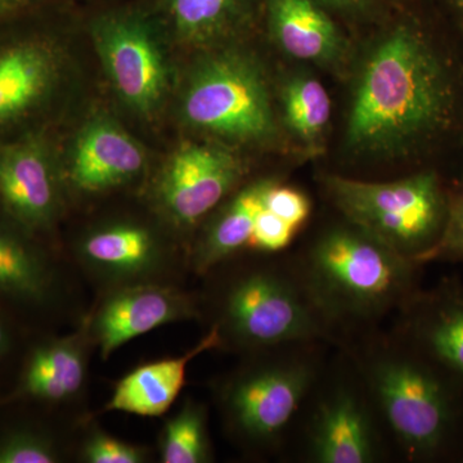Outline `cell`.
<instances>
[{"label": "cell", "mask_w": 463, "mask_h": 463, "mask_svg": "<svg viewBox=\"0 0 463 463\" xmlns=\"http://www.w3.org/2000/svg\"><path fill=\"white\" fill-rule=\"evenodd\" d=\"M165 8L182 42L207 47L239 32L263 11V0H165Z\"/></svg>", "instance_id": "d6986e66"}, {"label": "cell", "mask_w": 463, "mask_h": 463, "mask_svg": "<svg viewBox=\"0 0 463 463\" xmlns=\"http://www.w3.org/2000/svg\"><path fill=\"white\" fill-rule=\"evenodd\" d=\"M145 165L142 146L115 121L97 118L76 138L70 176L79 190L105 191L129 182Z\"/></svg>", "instance_id": "9a60e30c"}, {"label": "cell", "mask_w": 463, "mask_h": 463, "mask_svg": "<svg viewBox=\"0 0 463 463\" xmlns=\"http://www.w3.org/2000/svg\"><path fill=\"white\" fill-rule=\"evenodd\" d=\"M93 43L112 87L124 103L151 115L165 97L169 70L151 27L132 14L100 18Z\"/></svg>", "instance_id": "30bf717a"}, {"label": "cell", "mask_w": 463, "mask_h": 463, "mask_svg": "<svg viewBox=\"0 0 463 463\" xmlns=\"http://www.w3.org/2000/svg\"><path fill=\"white\" fill-rule=\"evenodd\" d=\"M84 458L91 463H139L145 461V455L139 448L99 432L88 440Z\"/></svg>", "instance_id": "f1b7e54d"}, {"label": "cell", "mask_w": 463, "mask_h": 463, "mask_svg": "<svg viewBox=\"0 0 463 463\" xmlns=\"http://www.w3.org/2000/svg\"><path fill=\"white\" fill-rule=\"evenodd\" d=\"M265 23L279 50L295 60L332 65L345 53V38L316 0H263Z\"/></svg>", "instance_id": "2e32d148"}, {"label": "cell", "mask_w": 463, "mask_h": 463, "mask_svg": "<svg viewBox=\"0 0 463 463\" xmlns=\"http://www.w3.org/2000/svg\"><path fill=\"white\" fill-rule=\"evenodd\" d=\"M221 345V332L214 325L194 349L179 358L136 368L118 383L108 410L143 417L163 416L184 386L185 373L192 359Z\"/></svg>", "instance_id": "e0dca14e"}, {"label": "cell", "mask_w": 463, "mask_h": 463, "mask_svg": "<svg viewBox=\"0 0 463 463\" xmlns=\"http://www.w3.org/2000/svg\"><path fill=\"white\" fill-rule=\"evenodd\" d=\"M325 344H291L261 350V358L224 386L222 407L234 434L252 447L279 449L321 379Z\"/></svg>", "instance_id": "8992f818"}, {"label": "cell", "mask_w": 463, "mask_h": 463, "mask_svg": "<svg viewBox=\"0 0 463 463\" xmlns=\"http://www.w3.org/2000/svg\"><path fill=\"white\" fill-rule=\"evenodd\" d=\"M8 345V336L7 332H5V326H3L2 321H0V354L5 353V350L7 349Z\"/></svg>", "instance_id": "d6a6232c"}, {"label": "cell", "mask_w": 463, "mask_h": 463, "mask_svg": "<svg viewBox=\"0 0 463 463\" xmlns=\"http://www.w3.org/2000/svg\"><path fill=\"white\" fill-rule=\"evenodd\" d=\"M242 160L215 143H184L167 161L157 194L167 214L183 227L199 223L237 187Z\"/></svg>", "instance_id": "8fae6325"}, {"label": "cell", "mask_w": 463, "mask_h": 463, "mask_svg": "<svg viewBox=\"0 0 463 463\" xmlns=\"http://www.w3.org/2000/svg\"><path fill=\"white\" fill-rule=\"evenodd\" d=\"M212 458L205 410L188 403L167 422L163 440L165 463H203Z\"/></svg>", "instance_id": "cb8c5ba5"}, {"label": "cell", "mask_w": 463, "mask_h": 463, "mask_svg": "<svg viewBox=\"0 0 463 463\" xmlns=\"http://www.w3.org/2000/svg\"><path fill=\"white\" fill-rule=\"evenodd\" d=\"M185 124L228 141L267 143L277 137L263 67L236 50L207 54L192 70L182 97Z\"/></svg>", "instance_id": "52a82bcc"}, {"label": "cell", "mask_w": 463, "mask_h": 463, "mask_svg": "<svg viewBox=\"0 0 463 463\" xmlns=\"http://www.w3.org/2000/svg\"><path fill=\"white\" fill-rule=\"evenodd\" d=\"M458 462H462L463 463V450H462V455L461 457H459V461Z\"/></svg>", "instance_id": "836d02e7"}, {"label": "cell", "mask_w": 463, "mask_h": 463, "mask_svg": "<svg viewBox=\"0 0 463 463\" xmlns=\"http://www.w3.org/2000/svg\"><path fill=\"white\" fill-rule=\"evenodd\" d=\"M376 42L356 80L346 146L438 167L441 152L463 147V33L426 5Z\"/></svg>", "instance_id": "6da1fadb"}, {"label": "cell", "mask_w": 463, "mask_h": 463, "mask_svg": "<svg viewBox=\"0 0 463 463\" xmlns=\"http://www.w3.org/2000/svg\"><path fill=\"white\" fill-rule=\"evenodd\" d=\"M26 233L0 209V292L42 300L50 288V273Z\"/></svg>", "instance_id": "44dd1931"}, {"label": "cell", "mask_w": 463, "mask_h": 463, "mask_svg": "<svg viewBox=\"0 0 463 463\" xmlns=\"http://www.w3.org/2000/svg\"><path fill=\"white\" fill-rule=\"evenodd\" d=\"M61 57L45 33L27 27L0 29V143L36 127L56 90Z\"/></svg>", "instance_id": "9c48e42d"}, {"label": "cell", "mask_w": 463, "mask_h": 463, "mask_svg": "<svg viewBox=\"0 0 463 463\" xmlns=\"http://www.w3.org/2000/svg\"><path fill=\"white\" fill-rule=\"evenodd\" d=\"M57 453L47 439L16 432L0 440V463H53Z\"/></svg>", "instance_id": "4316f807"}, {"label": "cell", "mask_w": 463, "mask_h": 463, "mask_svg": "<svg viewBox=\"0 0 463 463\" xmlns=\"http://www.w3.org/2000/svg\"><path fill=\"white\" fill-rule=\"evenodd\" d=\"M60 207V179L44 129L0 143V209L27 233L50 227Z\"/></svg>", "instance_id": "7c38bea8"}, {"label": "cell", "mask_w": 463, "mask_h": 463, "mask_svg": "<svg viewBox=\"0 0 463 463\" xmlns=\"http://www.w3.org/2000/svg\"><path fill=\"white\" fill-rule=\"evenodd\" d=\"M264 203L268 209L298 230L307 223L312 212L310 200L304 192L289 185H283L274 179L265 192Z\"/></svg>", "instance_id": "83f0119b"}, {"label": "cell", "mask_w": 463, "mask_h": 463, "mask_svg": "<svg viewBox=\"0 0 463 463\" xmlns=\"http://www.w3.org/2000/svg\"><path fill=\"white\" fill-rule=\"evenodd\" d=\"M463 33V0H421Z\"/></svg>", "instance_id": "4dcf8cb0"}, {"label": "cell", "mask_w": 463, "mask_h": 463, "mask_svg": "<svg viewBox=\"0 0 463 463\" xmlns=\"http://www.w3.org/2000/svg\"><path fill=\"white\" fill-rule=\"evenodd\" d=\"M33 0H0V23L11 20L32 5Z\"/></svg>", "instance_id": "1f68e13d"}, {"label": "cell", "mask_w": 463, "mask_h": 463, "mask_svg": "<svg viewBox=\"0 0 463 463\" xmlns=\"http://www.w3.org/2000/svg\"><path fill=\"white\" fill-rule=\"evenodd\" d=\"M83 255L103 272L130 276L156 263L158 250L156 241L145 228L118 224L91 233L84 241Z\"/></svg>", "instance_id": "7402d4cb"}, {"label": "cell", "mask_w": 463, "mask_h": 463, "mask_svg": "<svg viewBox=\"0 0 463 463\" xmlns=\"http://www.w3.org/2000/svg\"><path fill=\"white\" fill-rule=\"evenodd\" d=\"M273 179L250 183L216 215L197 245L194 265L197 272L207 273L219 264L248 250L258 214L264 207V196Z\"/></svg>", "instance_id": "ac0fdd59"}, {"label": "cell", "mask_w": 463, "mask_h": 463, "mask_svg": "<svg viewBox=\"0 0 463 463\" xmlns=\"http://www.w3.org/2000/svg\"><path fill=\"white\" fill-rule=\"evenodd\" d=\"M395 335L463 386V283L456 277L420 288L397 312Z\"/></svg>", "instance_id": "4fadbf2b"}, {"label": "cell", "mask_w": 463, "mask_h": 463, "mask_svg": "<svg viewBox=\"0 0 463 463\" xmlns=\"http://www.w3.org/2000/svg\"><path fill=\"white\" fill-rule=\"evenodd\" d=\"M364 380L390 444L408 462L459 461L463 386L394 332H361L340 347Z\"/></svg>", "instance_id": "7a4b0ae2"}, {"label": "cell", "mask_w": 463, "mask_h": 463, "mask_svg": "<svg viewBox=\"0 0 463 463\" xmlns=\"http://www.w3.org/2000/svg\"><path fill=\"white\" fill-rule=\"evenodd\" d=\"M291 257L317 303L346 343L397 313L421 288L422 265L343 216Z\"/></svg>", "instance_id": "3957f363"}, {"label": "cell", "mask_w": 463, "mask_h": 463, "mask_svg": "<svg viewBox=\"0 0 463 463\" xmlns=\"http://www.w3.org/2000/svg\"><path fill=\"white\" fill-rule=\"evenodd\" d=\"M335 17H373L389 7L390 0H316Z\"/></svg>", "instance_id": "f546056e"}, {"label": "cell", "mask_w": 463, "mask_h": 463, "mask_svg": "<svg viewBox=\"0 0 463 463\" xmlns=\"http://www.w3.org/2000/svg\"><path fill=\"white\" fill-rule=\"evenodd\" d=\"M322 184L343 218L420 265L446 230L449 182L439 167L414 170L392 182L327 174Z\"/></svg>", "instance_id": "5b68a950"}, {"label": "cell", "mask_w": 463, "mask_h": 463, "mask_svg": "<svg viewBox=\"0 0 463 463\" xmlns=\"http://www.w3.org/2000/svg\"><path fill=\"white\" fill-rule=\"evenodd\" d=\"M194 316V304L167 288L139 286L116 292L103 303L93 322L100 355L109 358L128 341L166 323Z\"/></svg>", "instance_id": "5bb4252c"}, {"label": "cell", "mask_w": 463, "mask_h": 463, "mask_svg": "<svg viewBox=\"0 0 463 463\" xmlns=\"http://www.w3.org/2000/svg\"><path fill=\"white\" fill-rule=\"evenodd\" d=\"M298 422V457L306 462L376 463L389 456V437L376 407L343 350L335 367L326 365Z\"/></svg>", "instance_id": "ba28073f"}, {"label": "cell", "mask_w": 463, "mask_h": 463, "mask_svg": "<svg viewBox=\"0 0 463 463\" xmlns=\"http://www.w3.org/2000/svg\"><path fill=\"white\" fill-rule=\"evenodd\" d=\"M298 231V227L268 209L264 203L255 222L248 250L261 254H279L289 248Z\"/></svg>", "instance_id": "484cf974"}, {"label": "cell", "mask_w": 463, "mask_h": 463, "mask_svg": "<svg viewBox=\"0 0 463 463\" xmlns=\"http://www.w3.org/2000/svg\"><path fill=\"white\" fill-rule=\"evenodd\" d=\"M430 263L463 264V170L458 179L449 183V212L443 236L421 265Z\"/></svg>", "instance_id": "d4e9b609"}, {"label": "cell", "mask_w": 463, "mask_h": 463, "mask_svg": "<svg viewBox=\"0 0 463 463\" xmlns=\"http://www.w3.org/2000/svg\"><path fill=\"white\" fill-rule=\"evenodd\" d=\"M222 345L250 352L291 344H325L343 347L345 336L326 316L297 264L288 257L252 268L232 279L215 323Z\"/></svg>", "instance_id": "277c9868"}, {"label": "cell", "mask_w": 463, "mask_h": 463, "mask_svg": "<svg viewBox=\"0 0 463 463\" xmlns=\"http://www.w3.org/2000/svg\"><path fill=\"white\" fill-rule=\"evenodd\" d=\"M282 118L289 132L307 145L322 138L331 118V99L321 81L309 74H294L281 90Z\"/></svg>", "instance_id": "603a6c76"}, {"label": "cell", "mask_w": 463, "mask_h": 463, "mask_svg": "<svg viewBox=\"0 0 463 463\" xmlns=\"http://www.w3.org/2000/svg\"><path fill=\"white\" fill-rule=\"evenodd\" d=\"M85 376L84 353L74 339L39 347L30 358L23 390L30 397L62 401L80 390Z\"/></svg>", "instance_id": "ffe728a7"}]
</instances>
